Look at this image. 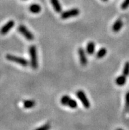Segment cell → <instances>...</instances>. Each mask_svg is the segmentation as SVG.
Here are the masks:
<instances>
[{"label":"cell","instance_id":"2e32d148","mask_svg":"<svg viewBox=\"0 0 129 130\" xmlns=\"http://www.w3.org/2000/svg\"><path fill=\"white\" fill-rule=\"evenodd\" d=\"M123 75H124L126 77H128L129 75V61H126L124 63L123 70Z\"/></svg>","mask_w":129,"mask_h":130},{"label":"cell","instance_id":"4fadbf2b","mask_svg":"<svg viewBox=\"0 0 129 130\" xmlns=\"http://www.w3.org/2000/svg\"><path fill=\"white\" fill-rule=\"evenodd\" d=\"M36 102L34 100H25L23 102V106L25 108L30 109L36 106Z\"/></svg>","mask_w":129,"mask_h":130},{"label":"cell","instance_id":"30bf717a","mask_svg":"<svg viewBox=\"0 0 129 130\" xmlns=\"http://www.w3.org/2000/svg\"><path fill=\"white\" fill-rule=\"evenodd\" d=\"M29 11L34 14H38L40 13L42 10L41 6L37 3H33L29 6Z\"/></svg>","mask_w":129,"mask_h":130},{"label":"cell","instance_id":"5bb4252c","mask_svg":"<svg viewBox=\"0 0 129 130\" xmlns=\"http://www.w3.org/2000/svg\"><path fill=\"white\" fill-rule=\"evenodd\" d=\"M115 83L118 86H123L125 85L126 83V77L124 76V75H120L116 78L115 79Z\"/></svg>","mask_w":129,"mask_h":130},{"label":"cell","instance_id":"3957f363","mask_svg":"<svg viewBox=\"0 0 129 130\" xmlns=\"http://www.w3.org/2000/svg\"><path fill=\"white\" fill-rule=\"evenodd\" d=\"M5 58L8 61L18 63L19 65L23 66V67H27L28 66V61L26 59L21 58V57H19V56L11 54H7Z\"/></svg>","mask_w":129,"mask_h":130},{"label":"cell","instance_id":"9c48e42d","mask_svg":"<svg viewBox=\"0 0 129 130\" xmlns=\"http://www.w3.org/2000/svg\"><path fill=\"white\" fill-rule=\"evenodd\" d=\"M123 26V22L122 19H118L113 23V26H112V30L114 32H119L121 30Z\"/></svg>","mask_w":129,"mask_h":130},{"label":"cell","instance_id":"6da1fadb","mask_svg":"<svg viewBox=\"0 0 129 130\" xmlns=\"http://www.w3.org/2000/svg\"><path fill=\"white\" fill-rule=\"evenodd\" d=\"M28 52H29L30 58V66L33 69L36 70L38 68V52H37L36 46L34 45H32L30 46Z\"/></svg>","mask_w":129,"mask_h":130},{"label":"cell","instance_id":"8992f818","mask_svg":"<svg viewBox=\"0 0 129 130\" xmlns=\"http://www.w3.org/2000/svg\"><path fill=\"white\" fill-rule=\"evenodd\" d=\"M80 14V10L77 8H72L69 10L63 11L61 14V18L62 19H67L77 17Z\"/></svg>","mask_w":129,"mask_h":130},{"label":"cell","instance_id":"ba28073f","mask_svg":"<svg viewBox=\"0 0 129 130\" xmlns=\"http://www.w3.org/2000/svg\"><path fill=\"white\" fill-rule=\"evenodd\" d=\"M78 54H79L80 64L82 66H86L87 63H88V59H87L85 50L82 48H79L78 49Z\"/></svg>","mask_w":129,"mask_h":130},{"label":"cell","instance_id":"ac0fdd59","mask_svg":"<svg viewBox=\"0 0 129 130\" xmlns=\"http://www.w3.org/2000/svg\"><path fill=\"white\" fill-rule=\"evenodd\" d=\"M121 9H126L129 7V0H124V2L121 4Z\"/></svg>","mask_w":129,"mask_h":130},{"label":"cell","instance_id":"44dd1931","mask_svg":"<svg viewBox=\"0 0 129 130\" xmlns=\"http://www.w3.org/2000/svg\"><path fill=\"white\" fill-rule=\"evenodd\" d=\"M102 1H103V2H107L108 0H102Z\"/></svg>","mask_w":129,"mask_h":130},{"label":"cell","instance_id":"7a4b0ae2","mask_svg":"<svg viewBox=\"0 0 129 130\" xmlns=\"http://www.w3.org/2000/svg\"><path fill=\"white\" fill-rule=\"evenodd\" d=\"M61 104L65 106H68L70 108L75 109L77 108V102L75 99L69 96V95H63L61 98L60 100Z\"/></svg>","mask_w":129,"mask_h":130},{"label":"cell","instance_id":"8fae6325","mask_svg":"<svg viewBox=\"0 0 129 130\" xmlns=\"http://www.w3.org/2000/svg\"><path fill=\"white\" fill-rule=\"evenodd\" d=\"M96 50V44L94 42H89L86 45V53L89 55H93Z\"/></svg>","mask_w":129,"mask_h":130},{"label":"cell","instance_id":"277c9868","mask_svg":"<svg viewBox=\"0 0 129 130\" xmlns=\"http://www.w3.org/2000/svg\"><path fill=\"white\" fill-rule=\"evenodd\" d=\"M76 95H77V98L80 101L82 105L84 106V107L87 109L90 108V102L85 92H84L82 90H79L76 92Z\"/></svg>","mask_w":129,"mask_h":130},{"label":"cell","instance_id":"e0dca14e","mask_svg":"<svg viewBox=\"0 0 129 130\" xmlns=\"http://www.w3.org/2000/svg\"><path fill=\"white\" fill-rule=\"evenodd\" d=\"M51 128V125L49 124H46L45 125H42L41 127H38L36 130H49Z\"/></svg>","mask_w":129,"mask_h":130},{"label":"cell","instance_id":"d6986e66","mask_svg":"<svg viewBox=\"0 0 129 130\" xmlns=\"http://www.w3.org/2000/svg\"><path fill=\"white\" fill-rule=\"evenodd\" d=\"M125 108L126 110H129V91L125 96Z\"/></svg>","mask_w":129,"mask_h":130},{"label":"cell","instance_id":"5b68a950","mask_svg":"<svg viewBox=\"0 0 129 130\" xmlns=\"http://www.w3.org/2000/svg\"><path fill=\"white\" fill-rule=\"evenodd\" d=\"M18 31L23 35L28 41H32L34 39V36L25 25H19L18 27Z\"/></svg>","mask_w":129,"mask_h":130},{"label":"cell","instance_id":"ffe728a7","mask_svg":"<svg viewBox=\"0 0 129 130\" xmlns=\"http://www.w3.org/2000/svg\"><path fill=\"white\" fill-rule=\"evenodd\" d=\"M116 130H124V129H121V128H119V129H117Z\"/></svg>","mask_w":129,"mask_h":130},{"label":"cell","instance_id":"52a82bcc","mask_svg":"<svg viewBox=\"0 0 129 130\" xmlns=\"http://www.w3.org/2000/svg\"><path fill=\"white\" fill-rule=\"evenodd\" d=\"M14 26H15V22H14V21L13 20H10L1 28L0 33L3 35H6L14 27Z\"/></svg>","mask_w":129,"mask_h":130},{"label":"cell","instance_id":"9a60e30c","mask_svg":"<svg viewBox=\"0 0 129 130\" xmlns=\"http://www.w3.org/2000/svg\"><path fill=\"white\" fill-rule=\"evenodd\" d=\"M107 49L105 48H101V49H100L96 53V58L98 59H101V58H103L104 56H106L107 54Z\"/></svg>","mask_w":129,"mask_h":130},{"label":"cell","instance_id":"7c38bea8","mask_svg":"<svg viewBox=\"0 0 129 130\" xmlns=\"http://www.w3.org/2000/svg\"><path fill=\"white\" fill-rule=\"evenodd\" d=\"M50 2L54 10H55V11L57 13H61L62 8H61V3L59 0H50Z\"/></svg>","mask_w":129,"mask_h":130}]
</instances>
